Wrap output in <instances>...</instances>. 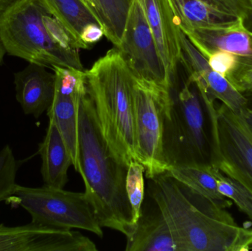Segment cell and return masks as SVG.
Wrapping results in <instances>:
<instances>
[{
  "instance_id": "1",
  "label": "cell",
  "mask_w": 252,
  "mask_h": 251,
  "mask_svg": "<svg viewBox=\"0 0 252 251\" xmlns=\"http://www.w3.org/2000/svg\"><path fill=\"white\" fill-rule=\"evenodd\" d=\"M155 200L182 251H247L252 229L238 226L224 208L195 193L167 172L149 179Z\"/></svg>"
},
{
  "instance_id": "2",
  "label": "cell",
  "mask_w": 252,
  "mask_h": 251,
  "mask_svg": "<svg viewBox=\"0 0 252 251\" xmlns=\"http://www.w3.org/2000/svg\"><path fill=\"white\" fill-rule=\"evenodd\" d=\"M79 174L100 226L128 237L134 230L126 192L128 166L112 153L99 125L91 97H81L78 106Z\"/></svg>"
},
{
  "instance_id": "3",
  "label": "cell",
  "mask_w": 252,
  "mask_h": 251,
  "mask_svg": "<svg viewBox=\"0 0 252 251\" xmlns=\"http://www.w3.org/2000/svg\"><path fill=\"white\" fill-rule=\"evenodd\" d=\"M87 89L99 125L115 156L128 166L137 161L132 73L119 49L109 50L86 71Z\"/></svg>"
},
{
  "instance_id": "4",
  "label": "cell",
  "mask_w": 252,
  "mask_h": 251,
  "mask_svg": "<svg viewBox=\"0 0 252 251\" xmlns=\"http://www.w3.org/2000/svg\"><path fill=\"white\" fill-rule=\"evenodd\" d=\"M167 89L162 137L167 169L210 165V117L198 88L188 78H177Z\"/></svg>"
},
{
  "instance_id": "5",
  "label": "cell",
  "mask_w": 252,
  "mask_h": 251,
  "mask_svg": "<svg viewBox=\"0 0 252 251\" xmlns=\"http://www.w3.org/2000/svg\"><path fill=\"white\" fill-rule=\"evenodd\" d=\"M41 0H16L0 13V38L10 56L53 69V66L84 71L79 50L59 46L47 31Z\"/></svg>"
},
{
  "instance_id": "6",
  "label": "cell",
  "mask_w": 252,
  "mask_h": 251,
  "mask_svg": "<svg viewBox=\"0 0 252 251\" xmlns=\"http://www.w3.org/2000/svg\"><path fill=\"white\" fill-rule=\"evenodd\" d=\"M210 122V163L252 196V131L241 113L203 97Z\"/></svg>"
},
{
  "instance_id": "7",
  "label": "cell",
  "mask_w": 252,
  "mask_h": 251,
  "mask_svg": "<svg viewBox=\"0 0 252 251\" xmlns=\"http://www.w3.org/2000/svg\"><path fill=\"white\" fill-rule=\"evenodd\" d=\"M10 200L31 215L32 222L66 229H82L103 238V231L88 196L63 189L16 185Z\"/></svg>"
},
{
  "instance_id": "8",
  "label": "cell",
  "mask_w": 252,
  "mask_h": 251,
  "mask_svg": "<svg viewBox=\"0 0 252 251\" xmlns=\"http://www.w3.org/2000/svg\"><path fill=\"white\" fill-rule=\"evenodd\" d=\"M133 108L138 160L148 179L168 170L163 157V119L167 87L133 75Z\"/></svg>"
},
{
  "instance_id": "9",
  "label": "cell",
  "mask_w": 252,
  "mask_h": 251,
  "mask_svg": "<svg viewBox=\"0 0 252 251\" xmlns=\"http://www.w3.org/2000/svg\"><path fill=\"white\" fill-rule=\"evenodd\" d=\"M120 51L136 78L167 87V77L152 31L143 0H131Z\"/></svg>"
},
{
  "instance_id": "10",
  "label": "cell",
  "mask_w": 252,
  "mask_h": 251,
  "mask_svg": "<svg viewBox=\"0 0 252 251\" xmlns=\"http://www.w3.org/2000/svg\"><path fill=\"white\" fill-rule=\"evenodd\" d=\"M89 237L72 229L31 222L19 226L0 224V251H97Z\"/></svg>"
},
{
  "instance_id": "11",
  "label": "cell",
  "mask_w": 252,
  "mask_h": 251,
  "mask_svg": "<svg viewBox=\"0 0 252 251\" xmlns=\"http://www.w3.org/2000/svg\"><path fill=\"white\" fill-rule=\"evenodd\" d=\"M180 63L187 78L202 88L211 100H219L235 113L248 107V99L227 78L212 69L207 59L197 50L180 29Z\"/></svg>"
},
{
  "instance_id": "12",
  "label": "cell",
  "mask_w": 252,
  "mask_h": 251,
  "mask_svg": "<svg viewBox=\"0 0 252 251\" xmlns=\"http://www.w3.org/2000/svg\"><path fill=\"white\" fill-rule=\"evenodd\" d=\"M148 24L152 31L167 77V85L177 76L180 63V28L171 0H143Z\"/></svg>"
},
{
  "instance_id": "13",
  "label": "cell",
  "mask_w": 252,
  "mask_h": 251,
  "mask_svg": "<svg viewBox=\"0 0 252 251\" xmlns=\"http://www.w3.org/2000/svg\"><path fill=\"white\" fill-rule=\"evenodd\" d=\"M181 29L205 57L218 51L241 57L252 56V32L243 18L222 25Z\"/></svg>"
},
{
  "instance_id": "14",
  "label": "cell",
  "mask_w": 252,
  "mask_h": 251,
  "mask_svg": "<svg viewBox=\"0 0 252 251\" xmlns=\"http://www.w3.org/2000/svg\"><path fill=\"white\" fill-rule=\"evenodd\" d=\"M132 234L127 238L126 251H182L176 234L155 200L148 195Z\"/></svg>"
},
{
  "instance_id": "15",
  "label": "cell",
  "mask_w": 252,
  "mask_h": 251,
  "mask_svg": "<svg viewBox=\"0 0 252 251\" xmlns=\"http://www.w3.org/2000/svg\"><path fill=\"white\" fill-rule=\"evenodd\" d=\"M16 98L24 113L39 118L47 112L55 95L56 76L47 67L30 63L14 74Z\"/></svg>"
},
{
  "instance_id": "16",
  "label": "cell",
  "mask_w": 252,
  "mask_h": 251,
  "mask_svg": "<svg viewBox=\"0 0 252 251\" xmlns=\"http://www.w3.org/2000/svg\"><path fill=\"white\" fill-rule=\"evenodd\" d=\"M41 173L44 186L63 189L67 184L72 158L55 122L49 119L46 135L38 145Z\"/></svg>"
},
{
  "instance_id": "17",
  "label": "cell",
  "mask_w": 252,
  "mask_h": 251,
  "mask_svg": "<svg viewBox=\"0 0 252 251\" xmlns=\"http://www.w3.org/2000/svg\"><path fill=\"white\" fill-rule=\"evenodd\" d=\"M87 91L83 94H69L55 88L54 99L47 112L49 119H52L57 126L72 158V165L78 173V106L81 97L87 94Z\"/></svg>"
},
{
  "instance_id": "18",
  "label": "cell",
  "mask_w": 252,
  "mask_h": 251,
  "mask_svg": "<svg viewBox=\"0 0 252 251\" xmlns=\"http://www.w3.org/2000/svg\"><path fill=\"white\" fill-rule=\"evenodd\" d=\"M167 172L195 193L219 206L225 208L230 205V202L219 190V170L211 165L172 168Z\"/></svg>"
},
{
  "instance_id": "19",
  "label": "cell",
  "mask_w": 252,
  "mask_h": 251,
  "mask_svg": "<svg viewBox=\"0 0 252 251\" xmlns=\"http://www.w3.org/2000/svg\"><path fill=\"white\" fill-rule=\"evenodd\" d=\"M49 13L54 16L76 40L81 49H88L81 39L84 27L101 22L84 0H41Z\"/></svg>"
},
{
  "instance_id": "20",
  "label": "cell",
  "mask_w": 252,
  "mask_h": 251,
  "mask_svg": "<svg viewBox=\"0 0 252 251\" xmlns=\"http://www.w3.org/2000/svg\"><path fill=\"white\" fill-rule=\"evenodd\" d=\"M179 28H197L222 25L238 19L212 7L203 0H171Z\"/></svg>"
},
{
  "instance_id": "21",
  "label": "cell",
  "mask_w": 252,
  "mask_h": 251,
  "mask_svg": "<svg viewBox=\"0 0 252 251\" xmlns=\"http://www.w3.org/2000/svg\"><path fill=\"white\" fill-rule=\"evenodd\" d=\"M104 35L115 47H120L131 0H94Z\"/></svg>"
},
{
  "instance_id": "22",
  "label": "cell",
  "mask_w": 252,
  "mask_h": 251,
  "mask_svg": "<svg viewBox=\"0 0 252 251\" xmlns=\"http://www.w3.org/2000/svg\"><path fill=\"white\" fill-rule=\"evenodd\" d=\"M145 168L137 161L129 164L126 178V192L133 214V223L136 226L142 213V204L145 200Z\"/></svg>"
},
{
  "instance_id": "23",
  "label": "cell",
  "mask_w": 252,
  "mask_h": 251,
  "mask_svg": "<svg viewBox=\"0 0 252 251\" xmlns=\"http://www.w3.org/2000/svg\"><path fill=\"white\" fill-rule=\"evenodd\" d=\"M18 163L13 150L5 145L0 150V202L11 197L16 184Z\"/></svg>"
},
{
  "instance_id": "24",
  "label": "cell",
  "mask_w": 252,
  "mask_h": 251,
  "mask_svg": "<svg viewBox=\"0 0 252 251\" xmlns=\"http://www.w3.org/2000/svg\"><path fill=\"white\" fill-rule=\"evenodd\" d=\"M219 190L225 197L230 199L252 223V196L239 183L219 171Z\"/></svg>"
},
{
  "instance_id": "25",
  "label": "cell",
  "mask_w": 252,
  "mask_h": 251,
  "mask_svg": "<svg viewBox=\"0 0 252 251\" xmlns=\"http://www.w3.org/2000/svg\"><path fill=\"white\" fill-rule=\"evenodd\" d=\"M228 80L241 94L252 96V56H239L238 65Z\"/></svg>"
},
{
  "instance_id": "26",
  "label": "cell",
  "mask_w": 252,
  "mask_h": 251,
  "mask_svg": "<svg viewBox=\"0 0 252 251\" xmlns=\"http://www.w3.org/2000/svg\"><path fill=\"white\" fill-rule=\"evenodd\" d=\"M206 58L213 70L227 79L233 73L239 62V56L228 52H215Z\"/></svg>"
},
{
  "instance_id": "27",
  "label": "cell",
  "mask_w": 252,
  "mask_h": 251,
  "mask_svg": "<svg viewBox=\"0 0 252 251\" xmlns=\"http://www.w3.org/2000/svg\"><path fill=\"white\" fill-rule=\"evenodd\" d=\"M214 8L237 18L245 19L251 9L250 0H203Z\"/></svg>"
},
{
  "instance_id": "28",
  "label": "cell",
  "mask_w": 252,
  "mask_h": 251,
  "mask_svg": "<svg viewBox=\"0 0 252 251\" xmlns=\"http://www.w3.org/2000/svg\"><path fill=\"white\" fill-rule=\"evenodd\" d=\"M104 35V31L99 24L90 23L84 27L81 34V39L84 44L90 47L92 44L98 42Z\"/></svg>"
},
{
  "instance_id": "29",
  "label": "cell",
  "mask_w": 252,
  "mask_h": 251,
  "mask_svg": "<svg viewBox=\"0 0 252 251\" xmlns=\"http://www.w3.org/2000/svg\"><path fill=\"white\" fill-rule=\"evenodd\" d=\"M241 114L242 115L252 131V109L249 107L246 108L244 110L241 111Z\"/></svg>"
},
{
  "instance_id": "30",
  "label": "cell",
  "mask_w": 252,
  "mask_h": 251,
  "mask_svg": "<svg viewBox=\"0 0 252 251\" xmlns=\"http://www.w3.org/2000/svg\"><path fill=\"white\" fill-rule=\"evenodd\" d=\"M250 1H251V9H250V12L246 16L245 19H244V24H245L247 29H250L252 32V0H250Z\"/></svg>"
},
{
  "instance_id": "31",
  "label": "cell",
  "mask_w": 252,
  "mask_h": 251,
  "mask_svg": "<svg viewBox=\"0 0 252 251\" xmlns=\"http://www.w3.org/2000/svg\"><path fill=\"white\" fill-rule=\"evenodd\" d=\"M84 1H85L86 3H87V5H88L89 7H90V9H91V10H93V13H94V14H95V16H97V17L98 18L99 20L100 21V18H99L98 14H97V7H96L95 3H94V0H84ZM100 22H101V21H100ZM102 28H103V26H102Z\"/></svg>"
},
{
  "instance_id": "32",
  "label": "cell",
  "mask_w": 252,
  "mask_h": 251,
  "mask_svg": "<svg viewBox=\"0 0 252 251\" xmlns=\"http://www.w3.org/2000/svg\"><path fill=\"white\" fill-rule=\"evenodd\" d=\"M16 0H0V13Z\"/></svg>"
},
{
  "instance_id": "33",
  "label": "cell",
  "mask_w": 252,
  "mask_h": 251,
  "mask_svg": "<svg viewBox=\"0 0 252 251\" xmlns=\"http://www.w3.org/2000/svg\"><path fill=\"white\" fill-rule=\"evenodd\" d=\"M5 53V49H4V45H3L2 42H1V38H0V63H1V60H3V57H4Z\"/></svg>"
}]
</instances>
